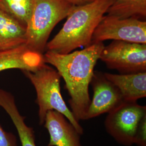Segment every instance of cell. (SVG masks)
Wrapping results in <instances>:
<instances>
[{"label":"cell","instance_id":"7c38bea8","mask_svg":"<svg viewBox=\"0 0 146 146\" xmlns=\"http://www.w3.org/2000/svg\"><path fill=\"white\" fill-rule=\"evenodd\" d=\"M0 106L9 115L15 126L22 146H36L33 129L27 125L16 104L14 96L0 89Z\"/></svg>","mask_w":146,"mask_h":146},{"label":"cell","instance_id":"5b68a950","mask_svg":"<svg viewBox=\"0 0 146 146\" xmlns=\"http://www.w3.org/2000/svg\"><path fill=\"white\" fill-rule=\"evenodd\" d=\"M100 60L122 74L146 72V44L114 40L104 46Z\"/></svg>","mask_w":146,"mask_h":146},{"label":"cell","instance_id":"2e32d148","mask_svg":"<svg viewBox=\"0 0 146 146\" xmlns=\"http://www.w3.org/2000/svg\"><path fill=\"white\" fill-rule=\"evenodd\" d=\"M134 145L137 146H146V115L141 119L137 127Z\"/></svg>","mask_w":146,"mask_h":146},{"label":"cell","instance_id":"3957f363","mask_svg":"<svg viewBox=\"0 0 146 146\" xmlns=\"http://www.w3.org/2000/svg\"><path fill=\"white\" fill-rule=\"evenodd\" d=\"M23 73L36 90L40 125H43L48 111L55 110L64 115L79 134L82 135L83 127L74 117L63 99L60 88L61 77L58 71L45 64L34 72L23 71Z\"/></svg>","mask_w":146,"mask_h":146},{"label":"cell","instance_id":"ac0fdd59","mask_svg":"<svg viewBox=\"0 0 146 146\" xmlns=\"http://www.w3.org/2000/svg\"><path fill=\"white\" fill-rule=\"evenodd\" d=\"M73 6L84 5L92 2L95 0H63Z\"/></svg>","mask_w":146,"mask_h":146},{"label":"cell","instance_id":"9c48e42d","mask_svg":"<svg viewBox=\"0 0 146 146\" xmlns=\"http://www.w3.org/2000/svg\"><path fill=\"white\" fill-rule=\"evenodd\" d=\"M43 125L49 134L47 146H83L81 135L60 113L55 110L48 111Z\"/></svg>","mask_w":146,"mask_h":146},{"label":"cell","instance_id":"8992f818","mask_svg":"<svg viewBox=\"0 0 146 146\" xmlns=\"http://www.w3.org/2000/svg\"><path fill=\"white\" fill-rule=\"evenodd\" d=\"M146 115L145 106L138 104L137 101H123L108 113L104 120V128L107 133L119 144L133 146L137 127Z\"/></svg>","mask_w":146,"mask_h":146},{"label":"cell","instance_id":"4fadbf2b","mask_svg":"<svg viewBox=\"0 0 146 146\" xmlns=\"http://www.w3.org/2000/svg\"><path fill=\"white\" fill-rule=\"evenodd\" d=\"M26 27L0 10V50L26 44Z\"/></svg>","mask_w":146,"mask_h":146},{"label":"cell","instance_id":"277c9868","mask_svg":"<svg viewBox=\"0 0 146 146\" xmlns=\"http://www.w3.org/2000/svg\"><path fill=\"white\" fill-rule=\"evenodd\" d=\"M73 7L63 0H35L26 27L27 46L43 54L52 29L67 17Z\"/></svg>","mask_w":146,"mask_h":146},{"label":"cell","instance_id":"9a60e30c","mask_svg":"<svg viewBox=\"0 0 146 146\" xmlns=\"http://www.w3.org/2000/svg\"><path fill=\"white\" fill-rule=\"evenodd\" d=\"M35 0H0V10L26 27L31 17Z\"/></svg>","mask_w":146,"mask_h":146},{"label":"cell","instance_id":"6da1fadb","mask_svg":"<svg viewBox=\"0 0 146 146\" xmlns=\"http://www.w3.org/2000/svg\"><path fill=\"white\" fill-rule=\"evenodd\" d=\"M104 47L103 42H96L81 50L66 54L47 50L43 55L44 62L55 67L63 79L70 110L78 122L84 121L90 104L89 86Z\"/></svg>","mask_w":146,"mask_h":146},{"label":"cell","instance_id":"8fae6325","mask_svg":"<svg viewBox=\"0 0 146 146\" xmlns=\"http://www.w3.org/2000/svg\"><path fill=\"white\" fill-rule=\"evenodd\" d=\"M104 76L119 89L125 101L136 102L146 97V72L115 74L104 73Z\"/></svg>","mask_w":146,"mask_h":146},{"label":"cell","instance_id":"5bb4252c","mask_svg":"<svg viewBox=\"0 0 146 146\" xmlns=\"http://www.w3.org/2000/svg\"><path fill=\"white\" fill-rule=\"evenodd\" d=\"M106 14L120 19L135 17L145 20L146 0H113Z\"/></svg>","mask_w":146,"mask_h":146},{"label":"cell","instance_id":"7a4b0ae2","mask_svg":"<svg viewBox=\"0 0 146 146\" xmlns=\"http://www.w3.org/2000/svg\"><path fill=\"white\" fill-rule=\"evenodd\" d=\"M113 3V0H95L84 5L73 6L62 29L46 49L66 54L92 44L94 31Z\"/></svg>","mask_w":146,"mask_h":146},{"label":"cell","instance_id":"e0dca14e","mask_svg":"<svg viewBox=\"0 0 146 146\" xmlns=\"http://www.w3.org/2000/svg\"><path fill=\"white\" fill-rule=\"evenodd\" d=\"M0 146H17L16 136L5 131L0 124Z\"/></svg>","mask_w":146,"mask_h":146},{"label":"cell","instance_id":"52a82bcc","mask_svg":"<svg viewBox=\"0 0 146 146\" xmlns=\"http://www.w3.org/2000/svg\"><path fill=\"white\" fill-rule=\"evenodd\" d=\"M108 40L146 44V20L104 16L94 31L92 44Z\"/></svg>","mask_w":146,"mask_h":146},{"label":"cell","instance_id":"ba28073f","mask_svg":"<svg viewBox=\"0 0 146 146\" xmlns=\"http://www.w3.org/2000/svg\"><path fill=\"white\" fill-rule=\"evenodd\" d=\"M90 84L94 94L84 121L108 114L125 101L119 89L105 77L104 73L94 71Z\"/></svg>","mask_w":146,"mask_h":146},{"label":"cell","instance_id":"30bf717a","mask_svg":"<svg viewBox=\"0 0 146 146\" xmlns=\"http://www.w3.org/2000/svg\"><path fill=\"white\" fill-rule=\"evenodd\" d=\"M45 64L43 55L32 50L26 44L0 50V72L11 69L34 72Z\"/></svg>","mask_w":146,"mask_h":146}]
</instances>
